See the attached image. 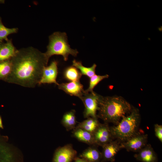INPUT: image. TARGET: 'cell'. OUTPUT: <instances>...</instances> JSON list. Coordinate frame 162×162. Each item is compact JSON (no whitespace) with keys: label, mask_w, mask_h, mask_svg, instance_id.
Segmentation results:
<instances>
[{"label":"cell","mask_w":162,"mask_h":162,"mask_svg":"<svg viewBox=\"0 0 162 162\" xmlns=\"http://www.w3.org/2000/svg\"><path fill=\"white\" fill-rule=\"evenodd\" d=\"M10 60L11 71L4 81L29 88L38 84L49 61L44 53L32 47L17 50Z\"/></svg>","instance_id":"6da1fadb"},{"label":"cell","mask_w":162,"mask_h":162,"mask_svg":"<svg viewBox=\"0 0 162 162\" xmlns=\"http://www.w3.org/2000/svg\"><path fill=\"white\" fill-rule=\"evenodd\" d=\"M132 108L130 104L120 96H100L98 102V118L104 123L117 124L122 118L128 114Z\"/></svg>","instance_id":"7a4b0ae2"},{"label":"cell","mask_w":162,"mask_h":162,"mask_svg":"<svg viewBox=\"0 0 162 162\" xmlns=\"http://www.w3.org/2000/svg\"><path fill=\"white\" fill-rule=\"evenodd\" d=\"M141 121L139 110L132 107L130 112L116 125L110 127L112 137L120 143L124 142L140 132Z\"/></svg>","instance_id":"3957f363"},{"label":"cell","mask_w":162,"mask_h":162,"mask_svg":"<svg viewBox=\"0 0 162 162\" xmlns=\"http://www.w3.org/2000/svg\"><path fill=\"white\" fill-rule=\"evenodd\" d=\"M49 38V43L47 46V50L44 53L48 60L53 55H59L62 56L64 60L67 61L69 55L76 57L78 53L77 50L70 48L65 32H56L50 35Z\"/></svg>","instance_id":"277c9868"},{"label":"cell","mask_w":162,"mask_h":162,"mask_svg":"<svg viewBox=\"0 0 162 162\" xmlns=\"http://www.w3.org/2000/svg\"><path fill=\"white\" fill-rule=\"evenodd\" d=\"M100 96L94 92H84L80 99L85 106L83 112L85 118H98L97 112L98 109V102Z\"/></svg>","instance_id":"5b68a950"},{"label":"cell","mask_w":162,"mask_h":162,"mask_svg":"<svg viewBox=\"0 0 162 162\" xmlns=\"http://www.w3.org/2000/svg\"><path fill=\"white\" fill-rule=\"evenodd\" d=\"M148 135L140 132L126 141L121 143L122 149L127 151L138 152L147 144Z\"/></svg>","instance_id":"8992f818"},{"label":"cell","mask_w":162,"mask_h":162,"mask_svg":"<svg viewBox=\"0 0 162 162\" xmlns=\"http://www.w3.org/2000/svg\"><path fill=\"white\" fill-rule=\"evenodd\" d=\"M95 145L102 147L114 140L108 123H100L93 133Z\"/></svg>","instance_id":"52a82bcc"},{"label":"cell","mask_w":162,"mask_h":162,"mask_svg":"<svg viewBox=\"0 0 162 162\" xmlns=\"http://www.w3.org/2000/svg\"><path fill=\"white\" fill-rule=\"evenodd\" d=\"M77 152L71 144L58 148L55 152L53 162H71L76 158Z\"/></svg>","instance_id":"ba28073f"},{"label":"cell","mask_w":162,"mask_h":162,"mask_svg":"<svg viewBox=\"0 0 162 162\" xmlns=\"http://www.w3.org/2000/svg\"><path fill=\"white\" fill-rule=\"evenodd\" d=\"M58 64L57 62L54 60L49 66L44 67L39 85L46 83H54L58 85L56 81L58 74Z\"/></svg>","instance_id":"9c48e42d"},{"label":"cell","mask_w":162,"mask_h":162,"mask_svg":"<svg viewBox=\"0 0 162 162\" xmlns=\"http://www.w3.org/2000/svg\"><path fill=\"white\" fill-rule=\"evenodd\" d=\"M101 162H113L115 160L116 156L122 148L121 143L113 140L102 147Z\"/></svg>","instance_id":"30bf717a"},{"label":"cell","mask_w":162,"mask_h":162,"mask_svg":"<svg viewBox=\"0 0 162 162\" xmlns=\"http://www.w3.org/2000/svg\"><path fill=\"white\" fill-rule=\"evenodd\" d=\"M58 88L71 95L79 97L80 99L84 93L83 86L79 81H71L58 84Z\"/></svg>","instance_id":"8fae6325"},{"label":"cell","mask_w":162,"mask_h":162,"mask_svg":"<svg viewBox=\"0 0 162 162\" xmlns=\"http://www.w3.org/2000/svg\"><path fill=\"white\" fill-rule=\"evenodd\" d=\"M137 160L142 162H158L157 155L150 144H147L134 155Z\"/></svg>","instance_id":"7c38bea8"},{"label":"cell","mask_w":162,"mask_h":162,"mask_svg":"<svg viewBox=\"0 0 162 162\" xmlns=\"http://www.w3.org/2000/svg\"><path fill=\"white\" fill-rule=\"evenodd\" d=\"M88 162H101L102 154L98 146L91 145L84 150L80 155Z\"/></svg>","instance_id":"4fadbf2b"},{"label":"cell","mask_w":162,"mask_h":162,"mask_svg":"<svg viewBox=\"0 0 162 162\" xmlns=\"http://www.w3.org/2000/svg\"><path fill=\"white\" fill-rule=\"evenodd\" d=\"M72 135L78 140L90 146L95 145L93 134L82 128L76 127Z\"/></svg>","instance_id":"5bb4252c"},{"label":"cell","mask_w":162,"mask_h":162,"mask_svg":"<svg viewBox=\"0 0 162 162\" xmlns=\"http://www.w3.org/2000/svg\"><path fill=\"white\" fill-rule=\"evenodd\" d=\"M6 41V43L2 44L0 48V62L10 59L17 50L11 40Z\"/></svg>","instance_id":"9a60e30c"},{"label":"cell","mask_w":162,"mask_h":162,"mask_svg":"<svg viewBox=\"0 0 162 162\" xmlns=\"http://www.w3.org/2000/svg\"><path fill=\"white\" fill-rule=\"evenodd\" d=\"M75 114V111L72 110L66 112L64 115L62 123L67 130H74L76 127L77 121Z\"/></svg>","instance_id":"2e32d148"},{"label":"cell","mask_w":162,"mask_h":162,"mask_svg":"<svg viewBox=\"0 0 162 162\" xmlns=\"http://www.w3.org/2000/svg\"><path fill=\"white\" fill-rule=\"evenodd\" d=\"M99 124L98 118L89 117L79 123L76 127L82 128L93 133Z\"/></svg>","instance_id":"e0dca14e"},{"label":"cell","mask_w":162,"mask_h":162,"mask_svg":"<svg viewBox=\"0 0 162 162\" xmlns=\"http://www.w3.org/2000/svg\"><path fill=\"white\" fill-rule=\"evenodd\" d=\"M82 75L80 71L73 66L67 67L63 72L64 78L70 82L79 81Z\"/></svg>","instance_id":"ac0fdd59"},{"label":"cell","mask_w":162,"mask_h":162,"mask_svg":"<svg viewBox=\"0 0 162 162\" xmlns=\"http://www.w3.org/2000/svg\"><path fill=\"white\" fill-rule=\"evenodd\" d=\"M73 66L76 68L82 75H85L90 78L95 74V69L97 67L94 64L90 67H86L82 65L81 62L74 60L72 61Z\"/></svg>","instance_id":"d6986e66"},{"label":"cell","mask_w":162,"mask_h":162,"mask_svg":"<svg viewBox=\"0 0 162 162\" xmlns=\"http://www.w3.org/2000/svg\"><path fill=\"white\" fill-rule=\"evenodd\" d=\"M12 65L10 59L0 62V80H5L10 74Z\"/></svg>","instance_id":"ffe728a7"},{"label":"cell","mask_w":162,"mask_h":162,"mask_svg":"<svg viewBox=\"0 0 162 162\" xmlns=\"http://www.w3.org/2000/svg\"><path fill=\"white\" fill-rule=\"evenodd\" d=\"M109 76L107 74L104 75H99L95 74L90 78L89 85L88 88L84 90V92L88 93L93 92L94 88L103 80L108 78Z\"/></svg>","instance_id":"44dd1931"},{"label":"cell","mask_w":162,"mask_h":162,"mask_svg":"<svg viewBox=\"0 0 162 162\" xmlns=\"http://www.w3.org/2000/svg\"><path fill=\"white\" fill-rule=\"evenodd\" d=\"M18 30V28H9L5 26L2 23L1 18L0 17V42L4 40H7L8 35L16 33Z\"/></svg>","instance_id":"7402d4cb"},{"label":"cell","mask_w":162,"mask_h":162,"mask_svg":"<svg viewBox=\"0 0 162 162\" xmlns=\"http://www.w3.org/2000/svg\"><path fill=\"white\" fill-rule=\"evenodd\" d=\"M154 130L155 136L162 142V125L158 124H155L154 125Z\"/></svg>","instance_id":"603a6c76"},{"label":"cell","mask_w":162,"mask_h":162,"mask_svg":"<svg viewBox=\"0 0 162 162\" xmlns=\"http://www.w3.org/2000/svg\"><path fill=\"white\" fill-rule=\"evenodd\" d=\"M74 162H88L82 158H76L75 159Z\"/></svg>","instance_id":"cb8c5ba5"},{"label":"cell","mask_w":162,"mask_h":162,"mask_svg":"<svg viewBox=\"0 0 162 162\" xmlns=\"http://www.w3.org/2000/svg\"><path fill=\"white\" fill-rule=\"evenodd\" d=\"M0 128H3V126L2 124V120L1 117L0 116Z\"/></svg>","instance_id":"d4e9b609"},{"label":"cell","mask_w":162,"mask_h":162,"mask_svg":"<svg viewBox=\"0 0 162 162\" xmlns=\"http://www.w3.org/2000/svg\"><path fill=\"white\" fill-rule=\"evenodd\" d=\"M2 44V42H0V48L1 47V46Z\"/></svg>","instance_id":"484cf974"}]
</instances>
